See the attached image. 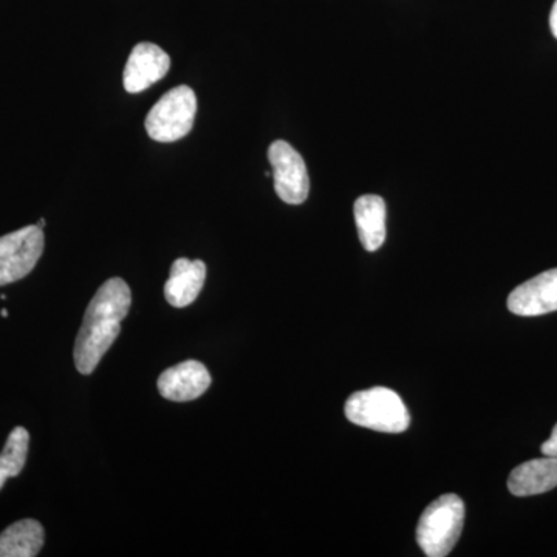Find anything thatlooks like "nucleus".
I'll return each instance as SVG.
<instances>
[{
	"mask_svg": "<svg viewBox=\"0 0 557 557\" xmlns=\"http://www.w3.org/2000/svg\"><path fill=\"white\" fill-rule=\"evenodd\" d=\"M132 293L121 277H112L98 288L90 300L76 338L75 366L83 375H90L108 354L121 332V322L129 313Z\"/></svg>",
	"mask_w": 557,
	"mask_h": 557,
	"instance_id": "obj_1",
	"label": "nucleus"
},
{
	"mask_svg": "<svg viewBox=\"0 0 557 557\" xmlns=\"http://www.w3.org/2000/svg\"><path fill=\"white\" fill-rule=\"evenodd\" d=\"M346 417L357 426L399 434L410 424L409 410L397 392L372 387L355 392L346 401Z\"/></svg>",
	"mask_w": 557,
	"mask_h": 557,
	"instance_id": "obj_2",
	"label": "nucleus"
},
{
	"mask_svg": "<svg viewBox=\"0 0 557 557\" xmlns=\"http://www.w3.org/2000/svg\"><path fill=\"white\" fill-rule=\"evenodd\" d=\"M465 523L463 500L445 494L432 502L417 527V542L429 557L448 556L460 539Z\"/></svg>",
	"mask_w": 557,
	"mask_h": 557,
	"instance_id": "obj_3",
	"label": "nucleus"
},
{
	"mask_svg": "<svg viewBox=\"0 0 557 557\" xmlns=\"http://www.w3.org/2000/svg\"><path fill=\"white\" fill-rule=\"evenodd\" d=\"M197 115V97L188 86H178L161 97L146 116V132L160 143L185 138Z\"/></svg>",
	"mask_w": 557,
	"mask_h": 557,
	"instance_id": "obj_4",
	"label": "nucleus"
},
{
	"mask_svg": "<svg viewBox=\"0 0 557 557\" xmlns=\"http://www.w3.org/2000/svg\"><path fill=\"white\" fill-rule=\"evenodd\" d=\"M44 247L46 237L38 225L0 237V287L28 276L39 262Z\"/></svg>",
	"mask_w": 557,
	"mask_h": 557,
	"instance_id": "obj_5",
	"label": "nucleus"
},
{
	"mask_svg": "<svg viewBox=\"0 0 557 557\" xmlns=\"http://www.w3.org/2000/svg\"><path fill=\"white\" fill-rule=\"evenodd\" d=\"M269 160L278 199L288 205H302L310 193L309 171L302 156L284 139H277L270 146Z\"/></svg>",
	"mask_w": 557,
	"mask_h": 557,
	"instance_id": "obj_6",
	"label": "nucleus"
},
{
	"mask_svg": "<svg viewBox=\"0 0 557 557\" xmlns=\"http://www.w3.org/2000/svg\"><path fill=\"white\" fill-rule=\"evenodd\" d=\"M171 69V58L166 51L150 42H141L131 51L124 69V89L129 94L148 90L153 84L164 78Z\"/></svg>",
	"mask_w": 557,
	"mask_h": 557,
	"instance_id": "obj_7",
	"label": "nucleus"
},
{
	"mask_svg": "<svg viewBox=\"0 0 557 557\" xmlns=\"http://www.w3.org/2000/svg\"><path fill=\"white\" fill-rule=\"evenodd\" d=\"M508 310L518 317H541L557 311V269L519 285L509 295Z\"/></svg>",
	"mask_w": 557,
	"mask_h": 557,
	"instance_id": "obj_8",
	"label": "nucleus"
},
{
	"mask_svg": "<svg viewBox=\"0 0 557 557\" xmlns=\"http://www.w3.org/2000/svg\"><path fill=\"white\" fill-rule=\"evenodd\" d=\"M211 375L199 361H185L164 370L159 379L161 397L186 403L197 399L211 386Z\"/></svg>",
	"mask_w": 557,
	"mask_h": 557,
	"instance_id": "obj_9",
	"label": "nucleus"
},
{
	"mask_svg": "<svg viewBox=\"0 0 557 557\" xmlns=\"http://www.w3.org/2000/svg\"><path fill=\"white\" fill-rule=\"evenodd\" d=\"M207 281V265L201 260L177 259L164 285V296L175 309H185L199 298Z\"/></svg>",
	"mask_w": 557,
	"mask_h": 557,
	"instance_id": "obj_10",
	"label": "nucleus"
},
{
	"mask_svg": "<svg viewBox=\"0 0 557 557\" xmlns=\"http://www.w3.org/2000/svg\"><path fill=\"white\" fill-rule=\"evenodd\" d=\"M557 486V458H536L512 469L508 490L512 496L530 497L548 493Z\"/></svg>",
	"mask_w": 557,
	"mask_h": 557,
	"instance_id": "obj_11",
	"label": "nucleus"
},
{
	"mask_svg": "<svg viewBox=\"0 0 557 557\" xmlns=\"http://www.w3.org/2000/svg\"><path fill=\"white\" fill-rule=\"evenodd\" d=\"M359 240L368 251H376L386 240V203L380 196H362L355 201Z\"/></svg>",
	"mask_w": 557,
	"mask_h": 557,
	"instance_id": "obj_12",
	"label": "nucleus"
},
{
	"mask_svg": "<svg viewBox=\"0 0 557 557\" xmlns=\"http://www.w3.org/2000/svg\"><path fill=\"white\" fill-rule=\"evenodd\" d=\"M46 542V533L38 520L24 519L0 534V557H35Z\"/></svg>",
	"mask_w": 557,
	"mask_h": 557,
	"instance_id": "obj_13",
	"label": "nucleus"
},
{
	"mask_svg": "<svg viewBox=\"0 0 557 557\" xmlns=\"http://www.w3.org/2000/svg\"><path fill=\"white\" fill-rule=\"evenodd\" d=\"M30 434L25 428H14L7 438L5 448L0 453V490L7 480L16 478L27 461Z\"/></svg>",
	"mask_w": 557,
	"mask_h": 557,
	"instance_id": "obj_14",
	"label": "nucleus"
},
{
	"mask_svg": "<svg viewBox=\"0 0 557 557\" xmlns=\"http://www.w3.org/2000/svg\"><path fill=\"white\" fill-rule=\"evenodd\" d=\"M541 450L544 456L557 458V424L553 428L552 437L542 445Z\"/></svg>",
	"mask_w": 557,
	"mask_h": 557,
	"instance_id": "obj_15",
	"label": "nucleus"
},
{
	"mask_svg": "<svg viewBox=\"0 0 557 557\" xmlns=\"http://www.w3.org/2000/svg\"><path fill=\"white\" fill-rule=\"evenodd\" d=\"M549 27H552L553 36L557 39V0L553 5L552 14H549Z\"/></svg>",
	"mask_w": 557,
	"mask_h": 557,
	"instance_id": "obj_16",
	"label": "nucleus"
},
{
	"mask_svg": "<svg viewBox=\"0 0 557 557\" xmlns=\"http://www.w3.org/2000/svg\"><path fill=\"white\" fill-rule=\"evenodd\" d=\"M38 226H39V228H42V230H44V226H46V220L40 219V220H39V223H38Z\"/></svg>",
	"mask_w": 557,
	"mask_h": 557,
	"instance_id": "obj_17",
	"label": "nucleus"
},
{
	"mask_svg": "<svg viewBox=\"0 0 557 557\" xmlns=\"http://www.w3.org/2000/svg\"><path fill=\"white\" fill-rule=\"evenodd\" d=\"M0 314H2L3 318H7V317H9V311L3 309L2 311H0Z\"/></svg>",
	"mask_w": 557,
	"mask_h": 557,
	"instance_id": "obj_18",
	"label": "nucleus"
}]
</instances>
